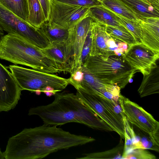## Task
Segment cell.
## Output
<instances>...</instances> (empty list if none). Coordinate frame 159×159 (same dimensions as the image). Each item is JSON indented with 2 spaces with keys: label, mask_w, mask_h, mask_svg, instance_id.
Here are the masks:
<instances>
[{
  "label": "cell",
  "mask_w": 159,
  "mask_h": 159,
  "mask_svg": "<svg viewBox=\"0 0 159 159\" xmlns=\"http://www.w3.org/2000/svg\"><path fill=\"white\" fill-rule=\"evenodd\" d=\"M76 95L89 108L95 113L117 133L125 138L123 120L124 114L119 102H116L100 95L92 94L81 89L77 90Z\"/></svg>",
  "instance_id": "6"
},
{
  "label": "cell",
  "mask_w": 159,
  "mask_h": 159,
  "mask_svg": "<svg viewBox=\"0 0 159 159\" xmlns=\"http://www.w3.org/2000/svg\"><path fill=\"white\" fill-rule=\"evenodd\" d=\"M108 9L115 15L120 23L133 36L136 43H142L141 27L137 20L129 19Z\"/></svg>",
  "instance_id": "26"
},
{
  "label": "cell",
  "mask_w": 159,
  "mask_h": 159,
  "mask_svg": "<svg viewBox=\"0 0 159 159\" xmlns=\"http://www.w3.org/2000/svg\"><path fill=\"white\" fill-rule=\"evenodd\" d=\"M70 74V77L68 78L69 83L77 89L79 88L84 78V73L82 70V66L77 69Z\"/></svg>",
  "instance_id": "31"
},
{
  "label": "cell",
  "mask_w": 159,
  "mask_h": 159,
  "mask_svg": "<svg viewBox=\"0 0 159 159\" xmlns=\"http://www.w3.org/2000/svg\"></svg>",
  "instance_id": "39"
},
{
  "label": "cell",
  "mask_w": 159,
  "mask_h": 159,
  "mask_svg": "<svg viewBox=\"0 0 159 159\" xmlns=\"http://www.w3.org/2000/svg\"><path fill=\"white\" fill-rule=\"evenodd\" d=\"M21 91L11 71L0 62V112L13 109Z\"/></svg>",
  "instance_id": "12"
},
{
  "label": "cell",
  "mask_w": 159,
  "mask_h": 159,
  "mask_svg": "<svg viewBox=\"0 0 159 159\" xmlns=\"http://www.w3.org/2000/svg\"><path fill=\"white\" fill-rule=\"evenodd\" d=\"M123 120L125 128V143L121 159L134 149L133 143L135 138L134 132L131 124L128 121L124 114L123 116Z\"/></svg>",
  "instance_id": "28"
},
{
  "label": "cell",
  "mask_w": 159,
  "mask_h": 159,
  "mask_svg": "<svg viewBox=\"0 0 159 159\" xmlns=\"http://www.w3.org/2000/svg\"><path fill=\"white\" fill-rule=\"evenodd\" d=\"M91 29L87 35L82 50L80 58L82 66L83 65L85 60L89 56L91 47Z\"/></svg>",
  "instance_id": "32"
},
{
  "label": "cell",
  "mask_w": 159,
  "mask_h": 159,
  "mask_svg": "<svg viewBox=\"0 0 159 159\" xmlns=\"http://www.w3.org/2000/svg\"><path fill=\"white\" fill-rule=\"evenodd\" d=\"M4 157L3 156V153L2 152L0 149V159H4Z\"/></svg>",
  "instance_id": "37"
},
{
  "label": "cell",
  "mask_w": 159,
  "mask_h": 159,
  "mask_svg": "<svg viewBox=\"0 0 159 159\" xmlns=\"http://www.w3.org/2000/svg\"><path fill=\"white\" fill-rule=\"evenodd\" d=\"M8 68L16 82L22 90L32 92L61 91L70 84L66 79L51 73L25 68L16 65Z\"/></svg>",
  "instance_id": "5"
},
{
  "label": "cell",
  "mask_w": 159,
  "mask_h": 159,
  "mask_svg": "<svg viewBox=\"0 0 159 159\" xmlns=\"http://www.w3.org/2000/svg\"><path fill=\"white\" fill-rule=\"evenodd\" d=\"M106 25L93 20L91 30V47L89 56L115 54L107 45L110 38L106 30Z\"/></svg>",
  "instance_id": "13"
},
{
  "label": "cell",
  "mask_w": 159,
  "mask_h": 159,
  "mask_svg": "<svg viewBox=\"0 0 159 159\" xmlns=\"http://www.w3.org/2000/svg\"><path fill=\"white\" fill-rule=\"evenodd\" d=\"M82 70L84 73V78L79 88L76 90L81 89L89 93L100 95L109 83L104 82L96 78L83 65Z\"/></svg>",
  "instance_id": "19"
},
{
  "label": "cell",
  "mask_w": 159,
  "mask_h": 159,
  "mask_svg": "<svg viewBox=\"0 0 159 159\" xmlns=\"http://www.w3.org/2000/svg\"><path fill=\"white\" fill-rule=\"evenodd\" d=\"M39 28L48 38L52 45L63 44L68 37L69 29L49 20L45 21Z\"/></svg>",
  "instance_id": "17"
},
{
  "label": "cell",
  "mask_w": 159,
  "mask_h": 159,
  "mask_svg": "<svg viewBox=\"0 0 159 159\" xmlns=\"http://www.w3.org/2000/svg\"><path fill=\"white\" fill-rule=\"evenodd\" d=\"M0 27L8 34L18 35L40 49L52 46L48 38L39 28L17 16L0 3Z\"/></svg>",
  "instance_id": "7"
},
{
  "label": "cell",
  "mask_w": 159,
  "mask_h": 159,
  "mask_svg": "<svg viewBox=\"0 0 159 159\" xmlns=\"http://www.w3.org/2000/svg\"><path fill=\"white\" fill-rule=\"evenodd\" d=\"M0 59L45 73L63 72L60 65L44 55L41 49L15 34H7L0 39Z\"/></svg>",
  "instance_id": "3"
},
{
  "label": "cell",
  "mask_w": 159,
  "mask_h": 159,
  "mask_svg": "<svg viewBox=\"0 0 159 159\" xmlns=\"http://www.w3.org/2000/svg\"><path fill=\"white\" fill-rule=\"evenodd\" d=\"M42 7L46 21L49 19L50 11V0H39Z\"/></svg>",
  "instance_id": "33"
},
{
  "label": "cell",
  "mask_w": 159,
  "mask_h": 159,
  "mask_svg": "<svg viewBox=\"0 0 159 159\" xmlns=\"http://www.w3.org/2000/svg\"><path fill=\"white\" fill-rule=\"evenodd\" d=\"M67 4L90 8L101 6L102 3L99 0H56Z\"/></svg>",
  "instance_id": "30"
},
{
  "label": "cell",
  "mask_w": 159,
  "mask_h": 159,
  "mask_svg": "<svg viewBox=\"0 0 159 159\" xmlns=\"http://www.w3.org/2000/svg\"><path fill=\"white\" fill-rule=\"evenodd\" d=\"M29 15L27 22L37 28L46 21L41 5L39 0H27Z\"/></svg>",
  "instance_id": "22"
},
{
  "label": "cell",
  "mask_w": 159,
  "mask_h": 159,
  "mask_svg": "<svg viewBox=\"0 0 159 159\" xmlns=\"http://www.w3.org/2000/svg\"><path fill=\"white\" fill-rule=\"evenodd\" d=\"M56 125L25 128L8 139L3 152L6 159H38L61 149L85 145L93 138L71 134Z\"/></svg>",
  "instance_id": "1"
},
{
  "label": "cell",
  "mask_w": 159,
  "mask_h": 159,
  "mask_svg": "<svg viewBox=\"0 0 159 159\" xmlns=\"http://www.w3.org/2000/svg\"><path fill=\"white\" fill-rule=\"evenodd\" d=\"M107 45L109 48L112 51L117 49L118 45L115 43V40L111 38H110L108 39L107 42Z\"/></svg>",
  "instance_id": "34"
},
{
  "label": "cell",
  "mask_w": 159,
  "mask_h": 159,
  "mask_svg": "<svg viewBox=\"0 0 159 159\" xmlns=\"http://www.w3.org/2000/svg\"><path fill=\"white\" fill-rule=\"evenodd\" d=\"M122 139L120 138L118 144L111 149L103 152L84 154L82 157L77 159H121L124 147Z\"/></svg>",
  "instance_id": "24"
},
{
  "label": "cell",
  "mask_w": 159,
  "mask_h": 159,
  "mask_svg": "<svg viewBox=\"0 0 159 159\" xmlns=\"http://www.w3.org/2000/svg\"><path fill=\"white\" fill-rule=\"evenodd\" d=\"M93 21L90 16H88L69 29L68 37L64 44L71 66V73L82 66L80 62L81 52Z\"/></svg>",
  "instance_id": "8"
},
{
  "label": "cell",
  "mask_w": 159,
  "mask_h": 159,
  "mask_svg": "<svg viewBox=\"0 0 159 159\" xmlns=\"http://www.w3.org/2000/svg\"><path fill=\"white\" fill-rule=\"evenodd\" d=\"M113 52L115 55L119 56H121L124 53L122 50L118 48L114 50Z\"/></svg>",
  "instance_id": "36"
},
{
  "label": "cell",
  "mask_w": 159,
  "mask_h": 159,
  "mask_svg": "<svg viewBox=\"0 0 159 159\" xmlns=\"http://www.w3.org/2000/svg\"><path fill=\"white\" fill-rule=\"evenodd\" d=\"M64 43L52 45L49 48L41 49V51L47 57L54 60L59 64L63 72L71 74V66L66 55Z\"/></svg>",
  "instance_id": "18"
},
{
  "label": "cell",
  "mask_w": 159,
  "mask_h": 159,
  "mask_svg": "<svg viewBox=\"0 0 159 159\" xmlns=\"http://www.w3.org/2000/svg\"><path fill=\"white\" fill-rule=\"evenodd\" d=\"M117 45V48L122 50L124 53L126 52L128 49V45L125 43L120 42L118 43Z\"/></svg>",
  "instance_id": "35"
},
{
  "label": "cell",
  "mask_w": 159,
  "mask_h": 159,
  "mask_svg": "<svg viewBox=\"0 0 159 159\" xmlns=\"http://www.w3.org/2000/svg\"><path fill=\"white\" fill-rule=\"evenodd\" d=\"M141 29L142 43L159 52V17L138 18Z\"/></svg>",
  "instance_id": "14"
},
{
  "label": "cell",
  "mask_w": 159,
  "mask_h": 159,
  "mask_svg": "<svg viewBox=\"0 0 159 159\" xmlns=\"http://www.w3.org/2000/svg\"><path fill=\"white\" fill-rule=\"evenodd\" d=\"M139 141L138 148L159 151V134H153L145 131L131 124Z\"/></svg>",
  "instance_id": "21"
},
{
  "label": "cell",
  "mask_w": 159,
  "mask_h": 159,
  "mask_svg": "<svg viewBox=\"0 0 159 159\" xmlns=\"http://www.w3.org/2000/svg\"><path fill=\"white\" fill-rule=\"evenodd\" d=\"M51 103L33 107L29 116H39L47 125H61L70 122L85 125L92 128L107 131L112 129L73 93L56 92Z\"/></svg>",
  "instance_id": "2"
},
{
  "label": "cell",
  "mask_w": 159,
  "mask_h": 159,
  "mask_svg": "<svg viewBox=\"0 0 159 159\" xmlns=\"http://www.w3.org/2000/svg\"><path fill=\"white\" fill-rule=\"evenodd\" d=\"M141 98L159 93V68L158 66L152 69L150 73L143 76L138 89Z\"/></svg>",
  "instance_id": "20"
},
{
  "label": "cell",
  "mask_w": 159,
  "mask_h": 159,
  "mask_svg": "<svg viewBox=\"0 0 159 159\" xmlns=\"http://www.w3.org/2000/svg\"><path fill=\"white\" fill-rule=\"evenodd\" d=\"M102 5L113 11L129 19L137 20L138 17L120 0H100Z\"/></svg>",
  "instance_id": "25"
},
{
  "label": "cell",
  "mask_w": 159,
  "mask_h": 159,
  "mask_svg": "<svg viewBox=\"0 0 159 159\" xmlns=\"http://www.w3.org/2000/svg\"><path fill=\"white\" fill-rule=\"evenodd\" d=\"M48 20L69 29L84 18L89 16V8L50 0Z\"/></svg>",
  "instance_id": "10"
},
{
  "label": "cell",
  "mask_w": 159,
  "mask_h": 159,
  "mask_svg": "<svg viewBox=\"0 0 159 159\" xmlns=\"http://www.w3.org/2000/svg\"><path fill=\"white\" fill-rule=\"evenodd\" d=\"M138 18L159 17V5L150 0H120Z\"/></svg>",
  "instance_id": "15"
},
{
  "label": "cell",
  "mask_w": 159,
  "mask_h": 159,
  "mask_svg": "<svg viewBox=\"0 0 159 159\" xmlns=\"http://www.w3.org/2000/svg\"><path fill=\"white\" fill-rule=\"evenodd\" d=\"M156 156L147 149L136 148L127 154L123 159H155Z\"/></svg>",
  "instance_id": "29"
},
{
  "label": "cell",
  "mask_w": 159,
  "mask_h": 159,
  "mask_svg": "<svg viewBox=\"0 0 159 159\" xmlns=\"http://www.w3.org/2000/svg\"><path fill=\"white\" fill-rule=\"evenodd\" d=\"M84 66L101 80L125 87L137 72L122 57L115 54L89 56Z\"/></svg>",
  "instance_id": "4"
},
{
  "label": "cell",
  "mask_w": 159,
  "mask_h": 159,
  "mask_svg": "<svg viewBox=\"0 0 159 159\" xmlns=\"http://www.w3.org/2000/svg\"><path fill=\"white\" fill-rule=\"evenodd\" d=\"M106 30L109 37L115 41L125 43L128 46L136 43L133 36L129 32L108 25H106Z\"/></svg>",
  "instance_id": "27"
},
{
  "label": "cell",
  "mask_w": 159,
  "mask_h": 159,
  "mask_svg": "<svg viewBox=\"0 0 159 159\" xmlns=\"http://www.w3.org/2000/svg\"><path fill=\"white\" fill-rule=\"evenodd\" d=\"M132 69L141 72L143 76L149 74L157 66L159 52L154 51L142 43L128 46L127 51L121 56Z\"/></svg>",
  "instance_id": "9"
},
{
  "label": "cell",
  "mask_w": 159,
  "mask_h": 159,
  "mask_svg": "<svg viewBox=\"0 0 159 159\" xmlns=\"http://www.w3.org/2000/svg\"><path fill=\"white\" fill-rule=\"evenodd\" d=\"M0 3L17 16L27 22L29 15L27 0H0Z\"/></svg>",
  "instance_id": "23"
},
{
  "label": "cell",
  "mask_w": 159,
  "mask_h": 159,
  "mask_svg": "<svg viewBox=\"0 0 159 159\" xmlns=\"http://www.w3.org/2000/svg\"><path fill=\"white\" fill-rule=\"evenodd\" d=\"M157 0V1H159V0Z\"/></svg>",
  "instance_id": "38"
},
{
  "label": "cell",
  "mask_w": 159,
  "mask_h": 159,
  "mask_svg": "<svg viewBox=\"0 0 159 159\" xmlns=\"http://www.w3.org/2000/svg\"><path fill=\"white\" fill-rule=\"evenodd\" d=\"M119 102L128 121L140 129L153 134H159V123L136 103L120 94Z\"/></svg>",
  "instance_id": "11"
},
{
  "label": "cell",
  "mask_w": 159,
  "mask_h": 159,
  "mask_svg": "<svg viewBox=\"0 0 159 159\" xmlns=\"http://www.w3.org/2000/svg\"><path fill=\"white\" fill-rule=\"evenodd\" d=\"M89 15L94 21L129 32L112 12L102 5L89 8Z\"/></svg>",
  "instance_id": "16"
}]
</instances>
